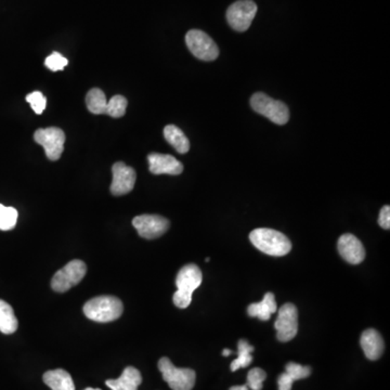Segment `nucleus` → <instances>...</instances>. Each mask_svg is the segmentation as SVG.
<instances>
[{
  "instance_id": "1",
  "label": "nucleus",
  "mask_w": 390,
  "mask_h": 390,
  "mask_svg": "<svg viewBox=\"0 0 390 390\" xmlns=\"http://www.w3.org/2000/svg\"><path fill=\"white\" fill-rule=\"evenodd\" d=\"M203 275L194 263L182 267L176 277L177 291L172 297L175 306L180 309L188 308L192 301L193 291L202 284Z\"/></svg>"
},
{
  "instance_id": "2",
  "label": "nucleus",
  "mask_w": 390,
  "mask_h": 390,
  "mask_svg": "<svg viewBox=\"0 0 390 390\" xmlns=\"http://www.w3.org/2000/svg\"><path fill=\"white\" fill-rule=\"evenodd\" d=\"M249 240L260 252L270 256H285L291 252V243L287 235L273 229H256L249 234Z\"/></svg>"
},
{
  "instance_id": "3",
  "label": "nucleus",
  "mask_w": 390,
  "mask_h": 390,
  "mask_svg": "<svg viewBox=\"0 0 390 390\" xmlns=\"http://www.w3.org/2000/svg\"><path fill=\"white\" fill-rule=\"evenodd\" d=\"M124 311L120 299L114 296H98L84 306V313L94 322L108 323L118 320Z\"/></svg>"
},
{
  "instance_id": "4",
  "label": "nucleus",
  "mask_w": 390,
  "mask_h": 390,
  "mask_svg": "<svg viewBox=\"0 0 390 390\" xmlns=\"http://www.w3.org/2000/svg\"><path fill=\"white\" fill-rule=\"evenodd\" d=\"M251 106L256 113L265 116L277 125H285L289 120L287 104L272 99L263 92H257L251 98Z\"/></svg>"
},
{
  "instance_id": "5",
  "label": "nucleus",
  "mask_w": 390,
  "mask_h": 390,
  "mask_svg": "<svg viewBox=\"0 0 390 390\" xmlns=\"http://www.w3.org/2000/svg\"><path fill=\"white\" fill-rule=\"evenodd\" d=\"M158 370L172 390H192L194 387L196 374L193 370L179 369L166 357L158 361Z\"/></svg>"
},
{
  "instance_id": "6",
  "label": "nucleus",
  "mask_w": 390,
  "mask_h": 390,
  "mask_svg": "<svg viewBox=\"0 0 390 390\" xmlns=\"http://www.w3.org/2000/svg\"><path fill=\"white\" fill-rule=\"evenodd\" d=\"M86 272L87 266L84 261L78 259L72 260L54 275L51 280L52 289L57 293H65L77 285L84 279Z\"/></svg>"
},
{
  "instance_id": "7",
  "label": "nucleus",
  "mask_w": 390,
  "mask_h": 390,
  "mask_svg": "<svg viewBox=\"0 0 390 390\" xmlns=\"http://www.w3.org/2000/svg\"><path fill=\"white\" fill-rule=\"evenodd\" d=\"M186 44L191 54L202 61H214L218 58V46L205 32L191 30L187 33Z\"/></svg>"
},
{
  "instance_id": "8",
  "label": "nucleus",
  "mask_w": 390,
  "mask_h": 390,
  "mask_svg": "<svg viewBox=\"0 0 390 390\" xmlns=\"http://www.w3.org/2000/svg\"><path fill=\"white\" fill-rule=\"evenodd\" d=\"M257 5L252 0H239L232 4L227 11L229 25L237 32H245L249 29L256 17Z\"/></svg>"
},
{
  "instance_id": "9",
  "label": "nucleus",
  "mask_w": 390,
  "mask_h": 390,
  "mask_svg": "<svg viewBox=\"0 0 390 390\" xmlns=\"http://www.w3.org/2000/svg\"><path fill=\"white\" fill-rule=\"evenodd\" d=\"M34 140L43 146L50 161H58L64 151L65 134L58 127L40 128L34 134Z\"/></svg>"
},
{
  "instance_id": "10",
  "label": "nucleus",
  "mask_w": 390,
  "mask_h": 390,
  "mask_svg": "<svg viewBox=\"0 0 390 390\" xmlns=\"http://www.w3.org/2000/svg\"><path fill=\"white\" fill-rule=\"evenodd\" d=\"M277 339L282 343L291 341L298 332V311L293 303H285L277 313L275 323Z\"/></svg>"
},
{
  "instance_id": "11",
  "label": "nucleus",
  "mask_w": 390,
  "mask_h": 390,
  "mask_svg": "<svg viewBox=\"0 0 390 390\" xmlns=\"http://www.w3.org/2000/svg\"><path fill=\"white\" fill-rule=\"evenodd\" d=\"M132 226L141 238L154 240L170 229V221L160 215H141L134 217Z\"/></svg>"
},
{
  "instance_id": "12",
  "label": "nucleus",
  "mask_w": 390,
  "mask_h": 390,
  "mask_svg": "<svg viewBox=\"0 0 390 390\" xmlns=\"http://www.w3.org/2000/svg\"><path fill=\"white\" fill-rule=\"evenodd\" d=\"M113 180L111 184V192L115 196L132 192L136 184L137 175L134 168L122 162H118L112 167Z\"/></svg>"
},
{
  "instance_id": "13",
  "label": "nucleus",
  "mask_w": 390,
  "mask_h": 390,
  "mask_svg": "<svg viewBox=\"0 0 390 390\" xmlns=\"http://www.w3.org/2000/svg\"><path fill=\"white\" fill-rule=\"evenodd\" d=\"M149 170L153 175L177 176L184 172V165L170 154L151 153L148 156Z\"/></svg>"
},
{
  "instance_id": "14",
  "label": "nucleus",
  "mask_w": 390,
  "mask_h": 390,
  "mask_svg": "<svg viewBox=\"0 0 390 390\" xmlns=\"http://www.w3.org/2000/svg\"><path fill=\"white\" fill-rule=\"evenodd\" d=\"M341 256L351 265H358L365 260V249L359 239L351 233L341 235L337 243Z\"/></svg>"
},
{
  "instance_id": "15",
  "label": "nucleus",
  "mask_w": 390,
  "mask_h": 390,
  "mask_svg": "<svg viewBox=\"0 0 390 390\" xmlns=\"http://www.w3.org/2000/svg\"><path fill=\"white\" fill-rule=\"evenodd\" d=\"M360 345L369 360L379 359L384 353V341L381 334L374 329H365L360 339Z\"/></svg>"
},
{
  "instance_id": "16",
  "label": "nucleus",
  "mask_w": 390,
  "mask_h": 390,
  "mask_svg": "<svg viewBox=\"0 0 390 390\" xmlns=\"http://www.w3.org/2000/svg\"><path fill=\"white\" fill-rule=\"evenodd\" d=\"M142 383L141 373L134 367H127L118 379H108L106 385L112 390H138Z\"/></svg>"
},
{
  "instance_id": "17",
  "label": "nucleus",
  "mask_w": 390,
  "mask_h": 390,
  "mask_svg": "<svg viewBox=\"0 0 390 390\" xmlns=\"http://www.w3.org/2000/svg\"><path fill=\"white\" fill-rule=\"evenodd\" d=\"M277 301H275V295L272 293H267L260 303L249 305L247 313H249V317H258L261 321H267V320L270 319L271 315L277 313Z\"/></svg>"
},
{
  "instance_id": "18",
  "label": "nucleus",
  "mask_w": 390,
  "mask_h": 390,
  "mask_svg": "<svg viewBox=\"0 0 390 390\" xmlns=\"http://www.w3.org/2000/svg\"><path fill=\"white\" fill-rule=\"evenodd\" d=\"M44 383L52 390H75L72 376L65 370L58 369L44 374Z\"/></svg>"
},
{
  "instance_id": "19",
  "label": "nucleus",
  "mask_w": 390,
  "mask_h": 390,
  "mask_svg": "<svg viewBox=\"0 0 390 390\" xmlns=\"http://www.w3.org/2000/svg\"><path fill=\"white\" fill-rule=\"evenodd\" d=\"M164 137L166 141L174 146L175 150L180 154H186L190 150V141L180 128L175 125H168L164 128Z\"/></svg>"
},
{
  "instance_id": "20",
  "label": "nucleus",
  "mask_w": 390,
  "mask_h": 390,
  "mask_svg": "<svg viewBox=\"0 0 390 390\" xmlns=\"http://www.w3.org/2000/svg\"><path fill=\"white\" fill-rule=\"evenodd\" d=\"M19 322L15 311L9 303L0 299V332L4 334H13L18 329Z\"/></svg>"
},
{
  "instance_id": "21",
  "label": "nucleus",
  "mask_w": 390,
  "mask_h": 390,
  "mask_svg": "<svg viewBox=\"0 0 390 390\" xmlns=\"http://www.w3.org/2000/svg\"><path fill=\"white\" fill-rule=\"evenodd\" d=\"M86 104L92 114L96 115L108 114V101H106V94L99 88H94L88 92L86 96Z\"/></svg>"
},
{
  "instance_id": "22",
  "label": "nucleus",
  "mask_w": 390,
  "mask_h": 390,
  "mask_svg": "<svg viewBox=\"0 0 390 390\" xmlns=\"http://www.w3.org/2000/svg\"><path fill=\"white\" fill-rule=\"evenodd\" d=\"M238 347V358L231 363V371L232 372H235L241 367H249L253 361L252 353L254 351V347L249 345V341L241 339L239 341Z\"/></svg>"
},
{
  "instance_id": "23",
  "label": "nucleus",
  "mask_w": 390,
  "mask_h": 390,
  "mask_svg": "<svg viewBox=\"0 0 390 390\" xmlns=\"http://www.w3.org/2000/svg\"><path fill=\"white\" fill-rule=\"evenodd\" d=\"M18 221V210L13 207L0 204V230L9 231L15 228Z\"/></svg>"
},
{
  "instance_id": "24",
  "label": "nucleus",
  "mask_w": 390,
  "mask_h": 390,
  "mask_svg": "<svg viewBox=\"0 0 390 390\" xmlns=\"http://www.w3.org/2000/svg\"><path fill=\"white\" fill-rule=\"evenodd\" d=\"M128 101L125 96H114L108 101V114L111 118H120L126 114Z\"/></svg>"
},
{
  "instance_id": "25",
  "label": "nucleus",
  "mask_w": 390,
  "mask_h": 390,
  "mask_svg": "<svg viewBox=\"0 0 390 390\" xmlns=\"http://www.w3.org/2000/svg\"><path fill=\"white\" fill-rule=\"evenodd\" d=\"M285 373H287V375L295 382L309 377L311 374V369L310 367H303V365L295 363V362H289L285 367Z\"/></svg>"
},
{
  "instance_id": "26",
  "label": "nucleus",
  "mask_w": 390,
  "mask_h": 390,
  "mask_svg": "<svg viewBox=\"0 0 390 390\" xmlns=\"http://www.w3.org/2000/svg\"><path fill=\"white\" fill-rule=\"evenodd\" d=\"M266 372L259 367H255V369L251 370L247 375V387L251 388L252 390H261L263 389V383L266 379Z\"/></svg>"
},
{
  "instance_id": "27",
  "label": "nucleus",
  "mask_w": 390,
  "mask_h": 390,
  "mask_svg": "<svg viewBox=\"0 0 390 390\" xmlns=\"http://www.w3.org/2000/svg\"><path fill=\"white\" fill-rule=\"evenodd\" d=\"M26 101L31 104L32 108L36 114L43 113L45 111L46 106H47V99L45 96L40 92H34L32 94H27L26 96Z\"/></svg>"
},
{
  "instance_id": "28",
  "label": "nucleus",
  "mask_w": 390,
  "mask_h": 390,
  "mask_svg": "<svg viewBox=\"0 0 390 390\" xmlns=\"http://www.w3.org/2000/svg\"><path fill=\"white\" fill-rule=\"evenodd\" d=\"M45 64L50 71L57 72L63 70L68 65V61L59 52H54L46 59Z\"/></svg>"
},
{
  "instance_id": "29",
  "label": "nucleus",
  "mask_w": 390,
  "mask_h": 390,
  "mask_svg": "<svg viewBox=\"0 0 390 390\" xmlns=\"http://www.w3.org/2000/svg\"><path fill=\"white\" fill-rule=\"evenodd\" d=\"M379 224L385 230L390 229V207L388 205L382 208L379 213Z\"/></svg>"
},
{
  "instance_id": "30",
  "label": "nucleus",
  "mask_w": 390,
  "mask_h": 390,
  "mask_svg": "<svg viewBox=\"0 0 390 390\" xmlns=\"http://www.w3.org/2000/svg\"><path fill=\"white\" fill-rule=\"evenodd\" d=\"M293 383L294 381L287 375V373L280 374L279 379H277V386H279V390H291L293 387Z\"/></svg>"
},
{
  "instance_id": "31",
  "label": "nucleus",
  "mask_w": 390,
  "mask_h": 390,
  "mask_svg": "<svg viewBox=\"0 0 390 390\" xmlns=\"http://www.w3.org/2000/svg\"><path fill=\"white\" fill-rule=\"evenodd\" d=\"M229 390H249V387H247V385L233 386Z\"/></svg>"
},
{
  "instance_id": "32",
  "label": "nucleus",
  "mask_w": 390,
  "mask_h": 390,
  "mask_svg": "<svg viewBox=\"0 0 390 390\" xmlns=\"http://www.w3.org/2000/svg\"><path fill=\"white\" fill-rule=\"evenodd\" d=\"M231 353H232V351H231L230 349H225V351H222V355H224L225 357H228Z\"/></svg>"
},
{
  "instance_id": "33",
  "label": "nucleus",
  "mask_w": 390,
  "mask_h": 390,
  "mask_svg": "<svg viewBox=\"0 0 390 390\" xmlns=\"http://www.w3.org/2000/svg\"><path fill=\"white\" fill-rule=\"evenodd\" d=\"M85 390H101V389H94V388H86Z\"/></svg>"
}]
</instances>
